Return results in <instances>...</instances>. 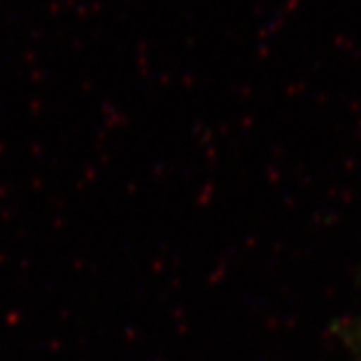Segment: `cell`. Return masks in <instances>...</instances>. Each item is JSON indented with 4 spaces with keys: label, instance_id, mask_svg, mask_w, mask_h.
Returning a JSON list of instances; mask_svg holds the SVG:
<instances>
[{
    "label": "cell",
    "instance_id": "6da1fadb",
    "mask_svg": "<svg viewBox=\"0 0 361 361\" xmlns=\"http://www.w3.org/2000/svg\"><path fill=\"white\" fill-rule=\"evenodd\" d=\"M360 361H361V353H360Z\"/></svg>",
    "mask_w": 361,
    "mask_h": 361
}]
</instances>
